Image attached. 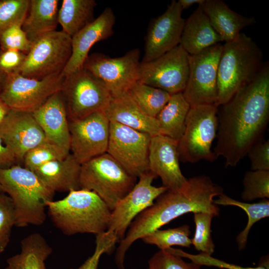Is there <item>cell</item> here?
<instances>
[{
	"label": "cell",
	"instance_id": "cell-1",
	"mask_svg": "<svg viewBox=\"0 0 269 269\" xmlns=\"http://www.w3.org/2000/svg\"><path fill=\"white\" fill-rule=\"evenodd\" d=\"M217 142L213 152L236 167L252 146L263 138L269 121V65L218 107Z\"/></svg>",
	"mask_w": 269,
	"mask_h": 269
},
{
	"label": "cell",
	"instance_id": "cell-2",
	"mask_svg": "<svg viewBox=\"0 0 269 269\" xmlns=\"http://www.w3.org/2000/svg\"><path fill=\"white\" fill-rule=\"evenodd\" d=\"M223 193V188L205 175L187 179L180 188L168 189L131 224L116 251L118 267L124 269L126 253L134 242L177 217L189 212H199L218 216L220 209L215 204L214 198Z\"/></svg>",
	"mask_w": 269,
	"mask_h": 269
},
{
	"label": "cell",
	"instance_id": "cell-3",
	"mask_svg": "<svg viewBox=\"0 0 269 269\" xmlns=\"http://www.w3.org/2000/svg\"><path fill=\"white\" fill-rule=\"evenodd\" d=\"M46 208L54 226L67 236L105 232L111 212L96 193L84 189L72 190L62 199L48 201Z\"/></svg>",
	"mask_w": 269,
	"mask_h": 269
},
{
	"label": "cell",
	"instance_id": "cell-4",
	"mask_svg": "<svg viewBox=\"0 0 269 269\" xmlns=\"http://www.w3.org/2000/svg\"><path fill=\"white\" fill-rule=\"evenodd\" d=\"M0 185L11 200L15 227L39 226L44 223L46 203L53 200L55 192L34 172L19 164L0 169Z\"/></svg>",
	"mask_w": 269,
	"mask_h": 269
},
{
	"label": "cell",
	"instance_id": "cell-5",
	"mask_svg": "<svg viewBox=\"0 0 269 269\" xmlns=\"http://www.w3.org/2000/svg\"><path fill=\"white\" fill-rule=\"evenodd\" d=\"M261 49L244 33L223 45L218 67V107L257 76L264 64Z\"/></svg>",
	"mask_w": 269,
	"mask_h": 269
},
{
	"label": "cell",
	"instance_id": "cell-6",
	"mask_svg": "<svg viewBox=\"0 0 269 269\" xmlns=\"http://www.w3.org/2000/svg\"><path fill=\"white\" fill-rule=\"evenodd\" d=\"M136 178L105 153L81 164L79 182L81 189L96 193L112 211L134 187Z\"/></svg>",
	"mask_w": 269,
	"mask_h": 269
},
{
	"label": "cell",
	"instance_id": "cell-7",
	"mask_svg": "<svg viewBox=\"0 0 269 269\" xmlns=\"http://www.w3.org/2000/svg\"><path fill=\"white\" fill-rule=\"evenodd\" d=\"M218 107L199 105L190 107L183 134L178 141L179 159L184 162H213L217 157L211 150L218 131Z\"/></svg>",
	"mask_w": 269,
	"mask_h": 269
},
{
	"label": "cell",
	"instance_id": "cell-8",
	"mask_svg": "<svg viewBox=\"0 0 269 269\" xmlns=\"http://www.w3.org/2000/svg\"><path fill=\"white\" fill-rule=\"evenodd\" d=\"M71 37L63 31L40 37L32 43L18 73L37 80L61 74L71 56Z\"/></svg>",
	"mask_w": 269,
	"mask_h": 269
},
{
	"label": "cell",
	"instance_id": "cell-9",
	"mask_svg": "<svg viewBox=\"0 0 269 269\" xmlns=\"http://www.w3.org/2000/svg\"><path fill=\"white\" fill-rule=\"evenodd\" d=\"M60 92L69 121L104 111L112 97L103 84L83 67L64 77Z\"/></svg>",
	"mask_w": 269,
	"mask_h": 269
},
{
	"label": "cell",
	"instance_id": "cell-10",
	"mask_svg": "<svg viewBox=\"0 0 269 269\" xmlns=\"http://www.w3.org/2000/svg\"><path fill=\"white\" fill-rule=\"evenodd\" d=\"M222 47L218 43L189 55V75L182 94L190 107L199 105L218 107V67Z\"/></svg>",
	"mask_w": 269,
	"mask_h": 269
},
{
	"label": "cell",
	"instance_id": "cell-11",
	"mask_svg": "<svg viewBox=\"0 0 269 269\" xmlns=\"http://www.w3.org/2000/svg\"><path fill=\"white\" fill-rule=\"evenodd\" d=\"M140 55V51L137 48L115 58L93 53L88 56L83 68L98 79L112 97H116L128 92L132 86L138 81Z\"/></svg>",
	"mask_w": 269,
	"mask_h": 269
},
{
	"label": "cell",
	"instance_id": "cell-12",
	"mask_svg": "<svg viewBox=\"0 0 269 269\" xmlns=\"http://www.w3.org/2000/svg\"><path fill=\"white\" fill-rule=\"evenodd\" d=\"M63 79L61 74L41 80L11 74L5 76L0 97L10 110L33 113L60 91Z\"/></svg>",
	"mask_w": 269,
	"mask_h": 269
},
{
	"label": "cell",
	"instance_id": "cell-13",
	"mask_svg": "<svg viewBox=\"0 0 269 269\" xmlns=\"http://www.w3.org/2000/svg\"><path fill=\"white\" fill-rule=\"evenodd\" d=\"M151 136L121 124L110 122L107 153L131 175L138 177L149 170Z\"/></svg>",
	"mask_w": 269,
	"mask_h": 269
},
{
	"label": "cell",
	"instance_id": "cell-14",
	"mask_svg": "<svg viewBox=\"0 0 269 269\" xmlns=\"http://www.w3.org/2000/svg\"><path fill=\"white\" fill-rule=\"evenodd\" d=\"M189 55L178 45L154 60L140 62L138 81L171 95L182 92L189 75Z\"/></svg>",
	"mask_w": 269,
	"mask_h": 269
},
{
	"label": "cell",
	"instance_id": "cell-15",
	"mask_svg": "<svg viewBox=\"0 0 269 269\" xmlns=\"http://www.w3.org/2000/svg\"><path fill=\"white\" fill-rule=\"evenodd\" d=\"M156 177L150 170L142 173L132 189L116 203L111 211L107 230L115 234L118 242L124 238L134 220L168 189L163 186L152 185V181Z\"/></svg>",
	"mask_w": 269,
	"mask_h": 269
},
{
	"label": "cell",
	"instance_id": "cell-16",
	"mask_svg": "<svg viewBox=\"0 0 269 269\" xmlns=\"http://www.w3.org/2000/svg\"><path fill=\"white\" fill-rule=\"evenodd\" d=\"M110 124L104 111L69 121L71 153L80 164L107 153Z\"/></svg>",
	"mask_w": 269,
	"mask_h": 269
},
{
	"label": "cell",
	"instance_id": "cell-17",
	"mask_svg": "<svg viewBox=\"0 0 269 269\" xmlns=\"http://www.w3.org/2000/svg\"><path fill=\"white\" fill-rule=\"evenodd\" d=\"M179 2L172 0L164 13L148 26L141 62L154 60L179 45L185 19Z\"/></svg>",
	"mask_w": 269,
	"mask_h": 269
},
{
	"label": "cell",
	"instance_id": "cell-18",
	"mask_svg": "<svg viewBox=\"0 0 269 269\" xmlns=\"http://www.w3.org/2000/svg\"><path fill=\"white\" fill-rule=\"evenodd\" d=\"M0 135L23 162L25 154L46 140L45 134L32 113L10 110L0 125Z\"/></svg>",
	"mask_w": 269,
	"mask_h": 269
},
{
	"label": "cell",
	"instance_id": "cell-19",
	"mask_svg": "<svg viewBox=\"0 0 269 269\" xmlns=\"http://www.w3.org/2000/svg\"><path fill=\"white\" fill-rule=\"evenodd\" d=\"M178 141L157 134L151 137L148 154L149 170L159 176L163 186L177 189L186 182L179 166Z\"/></svg>",
	"mask_w": 269,
	"mask_h": 269
},
{
	"label": "cell",
	"instance_id": "cell-20",
	"mask_svg": "<svg viewBox=\"0 0 269 269\" xmlns=\"http://www.w3.org/2000/svg\"><path fill=\"white\" fill-rule=\"evenodd\" d=\"M115 20L112 9L106 7L96 19L71 37L72 54L61 74L63 77L83 67L92 46L113 34Z\"/></svg>",
	"mask_w": 269,
	"mask_h": 269
},
{
	"label": "cell",
	"instance_id": "cell-21",
	"mask_svg": "<svg viewBox=\"0 0 269 269\" xmlns=\"http://www.w3.org/2000/svg\"><path fill=\"white\" fill-rule=\"evenodd\" d=\"M32 113L46 140L70 153L69 120L60 91L52 95Z\"/></svg>",
	"mask_w": 269,
	"mask_h": 269
},
{
	"label": "cell",
	"instance_id": "cell-22",
	"mask_svg": "<svg viewBox=\"0 0 269 269\" xmlns=\"http://www.w3.org/2000/svg\"><path fill=\"white\" fill-rule=\"evenodd\" d=\"M104 111L110 122L121 124L151 136L159 134L156 118L144 113L128 92L112 97Z\"/></svg>",
	"mask_w": 269,
	"mask_h": 269
},
{
	"label": "cell",
	"instance_id": "cell-23",
	"mask_svg": "<svg viewBox=\"0 0 269 269\" xmlns=\"http://www.w3.org/2000/svg\"><path fill=\"white\" fill-rule=\"evenodd\" d=\"M81 164L70 153L64 158L49 162L33 172L54 192H69L81 189Z\"/></svg>",
	"mask_w": 269,
	"mask_h": 269
},
{
	"label": "cell",
	"instance_id": "cell-24",
	"mask_svg": "<svg viewBox=\"0 0 269 269\" xmlns=\"http://www.w3.org/2000/svg\"><path fill=\"white\" fill-rule=\"evenodd\" d=\"M223 42L200 5L185 20L179 45L190 55Z\"/></svg>",
	"mask_w": 269,
	"mask_h": 269
},
{
	"label": "cell",
	"instance_id": "cell-25",
	"mask_svg": "<svg viewBox=\"0 0 269 269\" xmlns=\"http://www.w3.org/2000/svg\"><path fill=\"white\" fill-rule=\"evenodd\" d=\"M200 6L225 43L235 39L243 28L256 22L254 17L245 16L232 10L221 0H205Z\"/></svg>",
	"mask_w": 269,
	"mask_h": 269
},
{
	"label": "cell",
	"instance_id": "cell-26",
	"mask_svg": "<svg viewBox=\"0 0 269 269\" xmlns=\"http://www.w3.org/2000/svg\"><path fill=\"white\" fill-rule=\"evenodd\" d=\"M58 2L57 0H29L28 12L22 28L32 43L56 30L58 23Z\"/></svg>",
	"mask_w": 269,
	"mask_h": 269
},
{
	"label": "cell",
	"instance_id": "cell-27",
	"mask_svg": "<svg viewBox=\"0 0 269 269\" xmlns=\"http://www.w3.org/2000/svg\"><path fill=\"white\" fill-rule=\"evenodd\" d=\"M52 253L41 234H29L21 240L20 252L6 260L5 269H47L45 262Z\"/></svg>",
	"mask_w": 269,
	"mask_h": 269
},
{
	"label": "cell",
	"instance_id": "cell-28",
	"mask_svg": "<svg viewBox=\"0 0 269 269\" xmlns=\"http://www.w3.org/2000/svg\"><path fill=\"white\" fill-rule=\"evenodd\" d=\"M190 108V106L182 92L172 94L155 118L159 134L178 141L184 131L185 121Z\"/></svg>",
	"mask_w": 269,
	"mask_h": 269
},
{
	"label": "cell",
	"instance_id": "cell-29",
	"mask_svg": "<svg viewBox=\"0 0 269 269\" xmlns=\"http://www.w3.org/2000/svg\"><path fill=\"white\" fill-rule=\"evenodd\" d=\"M94 0H63L58 10V21L71 37L93 20Z\"/></svg>",
	"mask_w": 269,
	"mask_h": 269
},
{
	"label": "cell",
	"instance_id": "cell-30",
	"mask_svg": "<svg viewBox=\"0 0 269 269\" xmlns=\"http://www.w3.org/2000/svg\"><path fill=\"white\" fill-rule=\"evenodd\" d=\"M214 202L217 205L235 206L244 210L248 217L246 227L236 238L240 251L244 250L247 245L249 232L254 224L269 216V199H263L256 203H248L235 200L224 193L218 196Z\"/></svg>",
	"mask_w": 269,
	"mask_h": 269
},
{
	"label": "cell",
	"instance_id": "cell-31",
	"mask_svg": "<svg viewBox=\"0 0 269 269\" xmlns=\"http://www.w3.org/2000/svg\"><path fill=\"white\" fill-rule=\"evenodd\" d=\"M128 93L146 115L156 118L169 101L171 94L139 81L134 83Z\"/></svg>",
	"mask_w": 269,
	"mask_h": 269
},
{
	"label": "cell",
	"instance_id": "cell-32",
	"mask_svg": "<svg viewBox=\"0 0 269 269\" xmlns=\"http://www.w3.org/2000/svg\"><path fill=\"white\" fill-rule=\"evenodd\" d=\"M189 226L184 225L166 230H156L141 238L146 244L154 245L160 250H166L172 246L189 248L192 245Z\"/></svg>",
	"mask_w": 269,
	"mask_h": 269
},
{
	"label": "cell",
	"instance_id": "cell-33",
	"mask_svg": "<svg viewBox=\"0 0 269 269\" xmlns=\"http://www.w3.org/2000/svg\"><path fill=\"white\" fill-rule=\"evenodd\" d=\"M69 153L59 146L46 140L25 154L23 160V166L34 171L49 162L64 158Z\"/></svg>",
	"mask_w": 269,
	"mask_h": 269
},
{
	"label": "cell",
	"instance_id": "cell-34",
	"mask_svg": "<svg viewBox=\"0 0 269 269\" xmlns=\"http://www.w3.org/2000/svg\"><path fill=\"white\" fill-rule=\"evenodd\" d=\"M215 215L212 213L199 212L194 213L195 231L191 243L198 251L211 256L215 245L211 236V222Z\"/></svg>",
	"mask_w": 269,
	"mask_h": 269
},
{
	"label": "cell",
	"instance_id": "cell-35",
	"mask_svg": "<svg viewBox=\"0 0 269 269\" xmlns=\"http://www.w3.org/2000/svg\"><path fill=\"white\" fill-rule=\"evenodd\" d=\"M242 199L246 201L269 198V170H250L243 180Z\"/></svg>",
	"mask_w": 269,
	"mask_h": 269
},
{
	"label": "cell",
	"instance_id": "cell-36",
	"mask_svg": "<svg viewBox=\"0 0 269 269\" xmlns=\"http://www.w3.org/2000/svg\"><path fill=\"white\" fill-rule=\"evenodd\" d=\"M29 5V0H0V36L12 25L23 23Z\"/></svg>",
	"mask_w": 269,
	"mask_h": 269
},
{
	"label": "cell",
	"instance_id": "cell-37",
	"mask_svg": "<svg viewBox=\"0 0 269 269\" xmlns=\"http://www.w3.org/2000/svg\"><path fill=\"white\" fill-rule=\"evenodd\" d=\"M165 250L182 258H187L192 262L200 266L215 267L226 269H269V258L263 257L260 261L259 265L255 268L243 267L235 264L226 263L214 258L211 256L200 253L198 255L190 254L180 249L169 248Z\"/></svg>",
	"mask_w": 269,
	"mask_h": 269
},
{
	"label": "cell",
	"instance_id": "cell-38",
	"mask_svg": "<svg viewBox=\"0 0 269 269\" xmlns=\"http://www.w3.org/2000/svg\"><path fill=\"white\" fill-rule=\"evenodd\" d=\"M15 226V215L10 198L4 193L0 195V254L7 247L12 229Z\"/></svg>",
	"mask_w": 269,
	"mask_h": 269
},
{
	"label": "cell",
	"instance_id": "cell-39",
	"mask_svg": "<svg viewBox=\"0 0 269 269\" xmlns=\"http://www.w3.org/2000/svg\"><path fill=\"white\" fill-rule=\"evenodd\" d=\"M23 23H16L5 30L0 36V49L14 50L27 54L32 43L22 28Z\"/></svg>",
	"mask_w": 269,
	"mask_h": 269
},
{
	"label": "cell",
	"instance_id": "cell-40",
	"mask_svg": "<svg viewBox=\"0 0 269 269\" xmlns=\"http://www.w3.org/2000/svg\"><path fill=\"white\" fill-rule=\"evenodd\" d=\"M117 242L115 234L110 231L107 230L96 235V246L93 254L79 268L69 269H97L102 255L110 253Z\"/></svg>",
	"mask_w": 269,
	"mask_h": 269
},
{
	"label": "cell",
	"instance_id": "cell-41",
	"mask_svg": "<svg viewBox=\"0 0 269 269\" xmlns=\"http://www.w3.org/2000/svg\"><path fill=\"white\" fill-rule=\"evenodd\" d=\"M200 267L165 250H160L150 259L148 269H201Z\"/></svg>",
	"mask_w": 269,
	"mask_h": 269
},
{
	"label": "cell",
	"instance_id": "cell-42",
	"mask_svg": "<svg viewBox=\"0 0 269 269\" xmlns=\"http://www.w3.org/2000/svg\"><path fill=\"white\" fill-rule=\"evenodd\" d=\"M251 170H269V140L263 138L255 143L247 154Z\"/></svg>",
	"mask_w": 269,
	"mask_h": 269
},
{
	"label": "cell",
	"instance_id": "cell-43",
	"mask_svg": "<svg viewBox=\"0 0 269 269\" xmlns=\"http://www.w3.org/2000/svg\"><path fill=\"white\" fill-rule=\"evenodd\" d=\"M26 56L17 50L0 49V73L5 76L18 73Z\"/></svg>",
	"mask_w": 269,
	"mask_h": 269
},
{
	"label": "cell",
	"instance_id": "cell-44",
	"mask_svg": "<svg viewBox=\"0 0 269 269\" xmlns=\"http://www.w3.org/2000/svg\"><path fill=\"white\" fill-rule=\"evenodd\" d=\"M16 164L19 163L14 153L0 135V169H6Z\"/></svg>",
	"mask_w": 269,
	"mask_h": 269
},
{
	"label": "cell",
	"instance_id": "cell-45",
	"mask_svg": "<svg viewBox=\"0 0 269 269\" xmlns=\"http://www.w3.org/2000/svg\"><path fill=\"white\" fill-rule=\"evenodd\" d=\"M204 1L205 0H179L178 1L183 10L195 4L201 5Z\"/></svg>",
	"mask_w": 269,
	"mask_h": 269
},
{
	"label": "cell",
	"instance_id": "cell-46",
	"mask_svg": "<svg viewBox=\"0 0 269 269\" xmlns=\"http://www.w3.org/2000/svg\"><path fill=\"white\" fill-rule=\"evenodd\" d=\"M10 108L3 101L0 97V125L6 117L9 112Z\"/></svg>",
	"mask_w": 269,
	"mask_h": 269
},
{
	"label": "cell",
	"instance_id": "cell-47",
	"mask_svg": "<svg viewBox=\"0 0 269 269\" xmlns=\"http://www.w3.org/2000/svg\"><path fill=\"white\" fill-rule=\"evenodd\" d=\"M5 76L0 73V91L3 84Z\"/></svg>",
	"mask_w": 269,
	"mask_h": 269
},
{
	"label": "cell",
	"instance_id": "cell-48",
	"mask_svg": "<svg viewBox=\"0 0 269 269\" xmlns=\"http://www.w3.org/2000/svg\"><path fill=\"white\" fill-rule=\"evenodd\" d=\"M3 193H4V192H3V191H2V188H1V186H0V195L1 194Z\"/></svg>",
	"mask_w": 269,
	"mask_h": 269
}]
</instances>
